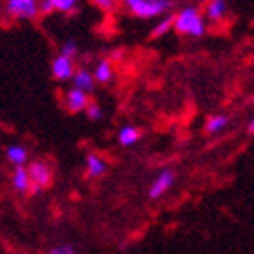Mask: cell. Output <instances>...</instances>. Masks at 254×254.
Returning a JSON list of instances; mask_svg holds the SVG:
<instances>
[{
  "label": "cell",
  "mask_w": 254,
  "mask_h": 254,
  "mask_svg": "<svg viewBox=\"0 0 254 254\" xmlns=\"http://www.w3.org/2000/svg\"><path fill=\"white\" fill-rule=\"evenodd\" d=\"M173 29L178 31L180 35H186V37L200 38L205 35L207 24L203 15H201L196 5H186L175 15Z\"/></svg>",
  "instance_id": "obj_1"
},
{
  "label": "cell",
  "mask_w": 254,
  "mask_h": 254,
  "mask_svg": "<svg viewBox=\"0 0 254 254\" xmlns=\"http://www.w3.org/2000/svg\"><path fill=\"white\" fill-rule=\"evenodd\" d=\"M126 9L138 18H156L173 11V0H124Z\"/></svg>",
  "instance_id": "obj_2"
},
{
  "label": "cell",
  "mask_w": 254,
  "mask_h": 254,
  "mask_svg": "<svg viewBox=\"0 0 254 254\" xmlns=\"http://www.w3.org/2000/svg\"><path fill=\"white\" fill-rule=\"evenodd\" d=\"M27 173H29V178H31V190L33 194H38L40 190L48 189L53 184V171L46 162L42 160H35L27 165Z\"/></svg>",
  "instance_id": "obj_3"
},
{
  "label": "cell",
  "mask_w": 254,
  "mask_h": 254,
  "mask_svg": "<svg viewBox=\"0 0 254 254\" xmlns=\"http://www.w3.org/2000/svg\"><path fill=\"white\" fill-rule=\"evenodd\" d=\"M5 9L11 16H15L18 20H33L40 13L38 0H7Z\"/></svg>",
  "instance_id": "obj_4"
},
{
  "label": "cell",
  "mask_w": 254,
  "mask_h": 254,
  "mask_svg": "<svg viewBox=\"0 0 254 254\" xmlns=\"http://www.w3.org/2000/svg\"><path fill=\"white\" fill-rule=\"evenodd\" d=\"M175 182H176V173L173 169L160 171V175L149 186L147 198L149 200H158V198H162L167 190H171V187L175 186Z\"/></svg>",
  "instance_id": "obj_5"
},
{
  "label": "cell",
  "mask_w": 254,
  "mask_h": 254,
  "mask_svg": "<svg viewBox=\"0 0 254 254\" xmlns=\"http://www.w3.org/2000/svg\"><path fill=\"white\" fill-rule=\"evenodd\" d=\"M64 104H65L69 113L76 115V113L85 111V107L89 104V96H87V93H84V91L76 89V87H71V89L65 93V96H64Z\"/></svg>",
  "instance_id": "obj_6"
},
{
  "label": "cell",
  "mask_w": 254,
  "mask_h": 254,
  "mask_svg": "<svg viewBox=\"0 0 254 254\" xmlns=\"http://www.w3.org/2000/svg\"><path fill=\"white\" fill-rule=\"evenodd\" d=\"M73 73H74L73 60L64 57V55L55 57L53 64H51V74H53L55 78L59 80V82H67V80L73 78Z\"/></svg>",
  "instance_id": "obj_7"
},
{
  "label": "cell",
  "mask_w": 254,
  "mask_h": 254,
  "mask_svg": "<svg viewBox=\"0 0 254 254\" xmlns=\"http://www.w3.org/2000/svg\"><path fill=\"white\" fill-rule=\"evenodd\" d=\"M107 171V162L102 158L100 154L96 153H87L85 154V175L87 178H100L106 175Z\"/></svg>",
  "instance_id": "obj_8"
},
{
  "label": "cell",
  "mask_w": 254,
  "mask_h": 254,
  "mask_svg": "<svg viewBox=\"0 0 254 254\" xmlns=\"http://www.w3.org/2000/svg\"><path fill=\"white\" fill-rule=\"evenodd\" d=\"M73 87L76 89L84 91V93H91V91L95 89V78H93V73H91L89 69L85 67H80V69H74L73 73Z\"/></svg>",
  "instance_id": "obj_9"
},
{
  "label": "cell",
  "mask_w": 254,
  "mask_h": 254,
  "mask_svg": "<svg viewBox=\"0 0 254 254\" xmlns=\"http://www.w3.org/2000/svg\"><path fill=\"white\" fill-rule=\"evenodd\" d=\"M11 184H13L16 192H20V194H27V192L31 190V178H29V173H27L26 165L15 167L13 176H11Z\"/></svg>",
  "instance_id": "obj_10"
},
{
  "label": "cell",
  "mask_w": 254,
  "mask_h": 254,
  "mask_svg": "<svg viewBox=\"0 0 254 254\" xmlns=\"http://www.w3.org/2000/svg\"><path fill=\"white\" fill-rule=\"evenodd\" d=\"M5 158L15 167H20V165H26L29 162V151L22 143H11L5 147Z\"/></svg>",
  "instance_id": "obj_11"
},
{
  "label": "cell",
  "mask_w": 254,
  "mask_h": 254,
  "mask_svg": "<svg viewBox=\"0 0 254 254\" xmlns=\"http://www.w3.org/2000/svg\"><path fill=\"white\" fill-rule=\"evenodd\" d=\"M113 74H115V71H113L111 59L98 60L95 69H93V78H95V82H98V84H109L113 80Z\"/></svg>",
  "instance_id": "obj_12"
},
{
  "label": "cell",
  "mask_w": 254,
  "mask_h": 254,
  "mask_svg": "<svg viewBox=\"0 0 254 254\" xmlns=\"http://www.w3.org/2000/svg\"><path fill=\"white\" fill-rule=\"evenodd\" d=\"M142 138V131L138 129L136 126H124L120 131H118V143L122 147H131Z\"/></svg>",
  "instance_id": "obj_13"
},
{
  "label": "cell",
  "mask_w": 254,
  "mask_h": 254,
  "mask_svg": "<svg viewBox=\"0 0 254 254\" xmlns=\"http://www.w3.org/2000/svg\"><path fill=\"white\" fill-rule=\"evenodd\" d=\"M227 0H209L205 7V16L209 20H222L223 16L227 15Z\"/></svg>",
  "instance_id": "obj_14"
},
{
  "label": "cell",
  "mask_w": 254,
  "mask_h": 254,
  "mask_svg": "<svg viewBox=\"0 0 254 254\" xmlns=\"http://www.w3.org/2000/svg\"><path fill=\"white\" fill-rule=\"evenodd\" d=\"M231 124V117L229 115H214L207 120L205 124V132L207 134H218V132L225 131Z\"/></svg>",
  "instance_id": "obj_15"
},
{
  "label": "cell",
  "mask_w": 254,
  "mask_h": 254,
  "mask_svg": "<svg viewBox=\"0 0 254 254\" xmlns=\"http://www.w3.org/2000/svg\"><path fill=\"white\" fill-rule=\"evenodd\" d=\"M173 22H175V15H164L158 22H156V26L153 27L151 37L153 38L165 37V35L171 33V29H173Z\"/></svg>",
  "instance_id": "obj_16"
},
{
  "label": "cell",
  "mask_w": 254,
  "mask_h": 254,
  "mask_svg": "<svg viewBox=\"0 0 254 254\" xmlns=\"http://www.w3.org/2000/svg\"><path fill=\"white\" fill-rule=\"evenodd\" d=\"M53 11H62V13H71L74 11L76 4H78V0H48Z\"/></svg>",
  "instance_id": "obj_17"
},
{
  "label": "cell",
  "mask_w": 254,
  "mask_h": 254,
  "mask_svg": "<svg viewBox=\"0 0 254 254\" xmlns=\"http://www.w3.org/2000/svg\"><path fill=\"white\" fill-rule=\"evenodd\" d=\"M85 115H87V118L89 120H93V122H98L102 117H104V111H102V107L96 104V102H89L87 104V107H85Z\"/></svg>",
  "instance_id": "obj_18"
},
{
  "label": "cell",
  "mask_w": 254,
  "mask_h": 254,
  "mask_svg": "<svg viewBox=\"0 0 254 254\" xmlns=\"http://www.w3.org/2000/svg\"><path fill=\"white\" fill-rule=\"evenodd\" d=\"M60 55L74 60V57L78 55V46H76V42H74V40H67V42L62 46V49H60Z\"/></svg>",
  "instance_id": "obj_19"
},
{
  "label": "cell",
  "mask_w": 254,
  "mask_h": 254,
  "mask_svg": "<svg viewBox=\"0 0 254 254\" xmlns=\"http://www.w3.org/2000/svg\"><path fill=\"white\" fill-rule=\"evenodd\" d=\"M48 254H76V247L73 244H60L51 247Z\"/></svg>",
  "instance_id": "obj_20"
},
{
  "label": "cell",
  "mask_w": 254,
  "mask_h": 254,
  "mask_svg": "<svg viewBox=\"0 0 254 254\" xmlns=\"http://www.w3.org/2000/svg\"><path fill=\"white\" fill-rule=\"evenodd\" d=\"M95 5H98L102 11H111L115 7V0H91Z\"/></svg>",
  "instance_id": "obj_21"
},
{
  "label": "cell",
  "mask_w": 254,
  "mask_h": 254,
  "mask_svg": "<svg viewBox=\"0 0 254 254\" xmlns=\"http://www.w3.org/2000/svg\"><path fill=\"white\" fill-rule=\"evenodd\" d=\"M247 132H249V134H254V117L251 118L249 126H247Z\"/></svg>",
  "instance_id": "obj_22"
},
{
  "label": "cell",
  "mask_w": 254,
  "mask_h": 254,
  "mask_svg": "<svg viewBox=\"0 0 254 254\" xmlns=\"http://www.w3.org/2000/svg\"><path fill=\"white\" fill-rule=\"evenodd\" d=\"M0 129H2V124H0Z\"/></svg>",
  "instance_id": "obj_23"
}]
</instances>
